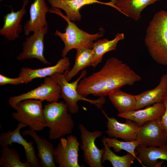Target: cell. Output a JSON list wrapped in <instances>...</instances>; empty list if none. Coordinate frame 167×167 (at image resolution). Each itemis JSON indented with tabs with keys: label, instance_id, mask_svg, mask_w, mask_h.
<instances>
[{
	"label": "cell",
	"instance_id": "cell-1",
	"mask_svg": "<svg viewBox=\"0 0 167 167\" xmlns=\"http://www.w3.org/2000/svg\"><path fill=\"white\" fill-rule=\"evenodd\" d=\"M141 79L128 65L112 57L99 71L82 79L77 90L85 97L90 95L105 97L113 91L124 86L133 85Z\"/></svg>",
	"mask_w": 167,
	"mask_h": 167
},
{
	"label": "cell",
	"instance_id": "cell-2",
	"mask_svg": "<svg viewBox=\"0 0 167 167\" xmlns=\"http://www.w3.org/2000/svg\"><path fill=\"white\" fill-rule=\"evenodd\" d=\"M144 42L152 59L167 66V11L154 14L147 28Z\"/></svg>",
	"mask_w": 167,
	"mask_h": 167
},
{
	"label": "cell",
	"instance_id": "cell-3",
	"mask_svg": "<svg viewBox=\"0 0 167 167\" xmlns=\"http://www.w3.org/2000/svg\"><path fill=\"white\" fill-rule=\"evenodd\" d=\"M43 111L46 127L49 128L50 139H57L72 133L74 122L64 101L49 103Z\"/></svg>",
	"mask_w": 167,
	"mask_h": 167
},
{
	"label": "cell",
	"instance_id": "cell-4",
	"mask_svg": "<svg viewBox=\"0 0 167 167\" xmlns=\"http://www.w3.org/2000/svg\"><path fill=\"white\" fill-rule=\"evenodd\" d=\"M49 12L59 15L67 23L64 33L56 30L54 33L55 36L60 38L64 44L62 51V58L66 57L68 53L73 49H92L93 41L103 36V33L90 34L81 30L66 15H64L59 8L52 7L49 9Z\"/></svg>",
	"mask_w": 167,
	"mask_h": 167
},
{
	"label": "cell",
	"instance_id": "cell-5",
	"mask_svg": "<svg viewBox=\"0 0 167 167\" xmlns=\"http://www.w3.org/2000/svg\"><path fill=\"white\" fill-rule=\"evenodd\" d=\"M87 74V71L83 70L79 77L71 83L66 80L63 74L56 73L49 76L60 87L61 98L63 99L69 112L71 114H75L78 112L79 107L78 102L79 101L89 102L96 105L99 109L102 108L103 105L105 102V97H100L96 100L90 99L82 96L78 92L77 88L78 83Z\"/></svg>",
	"mask_w": 167,
	"mask_h": 167
},
{
	"label": "cell",
	"instance_id": "cell-6",
	"mask_svg": "<svg viewBox=\"0 0 167 167\" xmlns=\"http://www.w3.org/2000/svg\"><path fill=\"white\" fill-rule=\"evenodd\" d=\"M42 101L28 99L17 103L14 109L16 112L12 117L19 122L28 126L29 129L40 131L46 127L42 105Z\"/></svg>",
	"mask_w": 167,
	"mask_h": 167
},
{
	"label": "cell",
	"instance_id": "cell-7",
	"mask_svg": "<svg viewBox=\"0 0 167 167\" xmlns=\"http://www.w3.org/2000/svg\"><path fill=\"white\" fill-rule=\"evenodd\" d=\"M61 88L57 83L50 76L44 78V82L39 86L20 95L11 97L8 102L14 108L18 102L23 100L31 99L45 100L49 103L58 101L61 98Z\"/></svg>",
	"mask_w": 167,
	"mask_h": 167
},
{
	"label": "cell",
	"instance_id": "cell-8",
	"mask_svg": "<svg viewBox=\"0 0 167 167\" xmlns=\"http://www.w3.org/2000/svg\"><path fill=\"white\" fill-rule=\"evenodd\" d=\"M79 128L81 142L80 149L82 150L85 163L90 167H103L101 159L104 152L96 145V139L101 137L102 132L95 130L90 131L83 124H80Z\"/></svg>",
	"mask_w": 167,
	"mask_h": 167
},
{
	"label": "cell",
	"instance_id": "cell-9",
	"mask_svg": "<svg viewBox=\"0 0 167 167\" xmlns=\"http://www.w3.org/2000/svg\"><path fill=\"white\" fill-rule=\"evenodd\" d=\"M60 140L54 151L55 163L59 167H81L78 161L80 144L76 137L70 135L66 138H60Z\"/></svg>",
	"mask_w": 167,
	"mask_h": 167
},
{
	"label": "cell",
	"instance_id": "cell-10",
	"mask_svg": "<svg viewBox=\"0 0 167 167\" xmlns=\"http://www.w3.org/2000/svg\"><path fill=\"white\" fill-rule=\"evenodd\" d=\"M161 118L148 121L140 127L136 137L140 145L162 147L167 143V134Z\"/></svg>",
	"mask_w": 167,
	"mask_h": 167
},
{
	"label": "cell",
	"instance_id": "cell-11",
	"mask_svg": "<svg viewBox=\"0 0 167 167\" xmlns=\"http://www.w3.org/2000/svg\"><path fill=\"white\" fill-rule=\"evenodd\" d=\"M47 32L48 27H43L28 36L23 43L22 51L16 59L22 61L36 58L45 64H50L44 55V39Z\"/></svg>",
	"mask_w": 167,
	"mask_h": 167
},
{
	"label": "cell",
	"instance_id": "cell-12",
	"mask_svg": "<svg viewBox=\"0 0 167 167\" xmlns=\"http://www.w3.org/2000/svg\"><path fill=\"white\" fill-rule=\"evenodd\" d=\"M27 126L25 124L19 122L14 130L1 133L0 135V146L1 148L8 145L12 146L13 143L22 145L24 149L26 161L31 167H41L40 161L36 154L33 142L27 141L20 134V129Z\"/></svg>",
	"mask_w": 167,
	"mask_h": 167
},
{
	"label": "cell",
	"instance_id": "cell-13",
	"mask_svg": "<svg viewBox=\"0 0 167 167\" xmlns=\"http://www.w3.org/2000/svg\"><path fill=\"white\" fill-rule=\"evenodd\" d=\"M101 112L107 119V130L105 132L109 137L120 138L125 141L136 139L140 126L135 122L127 119L125 123H121L114 117H109L104 110Z\"/></svg>",
	"mask_w": 167,
	"mask_h": 167
},
{
	"label": "cell",
	"instance_id": "cell-14",
	"mask_svg": "<svg viewBox=\"0 0 167 167\" xmlns=\"http://www.w3.org/2000/svg\"><path fill=\"white\" fill-rule=\"evenodd\" d=\"M28 0H23L21 8L15 12L11 6V12L3 17L4 24L0 29V34L9 41H14L18 38L23 28L20 23L26 14V7L28 4Z\"/></svg>",
	"mask_w": 167,
	"mask_h": 167
},
{
	"label": "cell",
	"instance_id": "cell-15",
	"mask_svg": "<svg viewBox=\"0 0 167 167\" xmlns=\"http://www.w3.org/2000/svg\"><path fill=\"white\" fill-rule=\"evenodd\" d=\"M49 9L45 0H34L31 5L29 10L30 17L23 27L24 34L28 36L41 28L48 27L46 19V13Z\"/></svg>",
	"mask_w": 167,
	"mask_h": 167
},
{
	"label": "cell",
	"instance_id": "cell-16",
	"mask_svg": "<svg viewBox=\"0 0 167 167\" xmlns=\"http://www.w3.org/2000/svg\"><path fill=\"white\" fill-rule=\"evenodd\" d=\"M70 63L66 57L62 58L54 66L38 69H32L28 67H22L19 74L22 76L24 83L27 84L36 78H45L56 73L63 74L69 68Z\"/></svg>",
	"mask_w": 167,
	"mask_h": 167
},
{
	"label": "cell",
	"instance_id": "cell-17",
	"mask_svg": "<svg viewBox=\"0 0 167 167\" xmlns=\"http://www.w3.org/2000/svg\"><path fill=\"white\" fill-rule=\"evenodd\" d=\"M165 106L163 102L155 103L141 109L132 110L118 113V116L135 122L140 127L145 123L161 117L165 112Z\"/></svg>",
	"mask_w": 167,
	"mask_h": 167
},
{
	"label": "cell",
	"instance_id": "cell-18",
	"mask_svg": "<svg viewBox=\"0 0 167 167\" xmlns=\"http://www.w3.org/2000/svg\"><path fill=\"white\" fill-rule=\"evenodd\" d=\"M167 93V74L161 77L158 84L154 88L136 95L135 110L155 103L163 102Z\"/></svg>",
	"mask_w": 167,
	"mask_h": 167
},
{
	"label": "cell",
	"instance_id": "cell-19",
	"mask_svg": "<svg viewBox=\"0 0 167 167\" xmlns=\"http://www.w3.org/2000/svg\"><path fill=\"white\" fill-rule=\"evenodd\" d=\"M47 1L52 7L63 10L67 17L72 21L81 19L79 10L85 5L99 3L111 6L109 2H103L98 0H47Z\"/></svg>",
	"mask_w": 167,
	"mask_h": 167
},
{
	"label": "cell",
	"instance_id": "cell-20",
	"mask_svg": "<svg viewBox=\"0 0 167 167\" xmlns=\"http://www.w3.org/2000/svg\"><path fill=\"white\" fill-rule=\"evenodd\" d=\"M138 153V162L144 167H156L162 163L158 160L167 161V143L162 147L143 146L139 145L135 148Z\"/></svg>",
	"mask_w": 167,
	"mask_h": 167
},
{
	"label": "cell",
	"instance_id": "cell-21",
	"mask_svg": "<svg viewBox=\"0 0 167 167\" xmlns=\"http://www.w3.org/2000/svg\"><path fill=\"white\" fill-rule=\"evenodd\" d=\"M23 135H29L34 141L38 151L37 156L40 160L41 167H55L53 144L46 139H42L35 131L27 130L22 132Z\"/></svg>",
	"mask_w": 167,
	"mask_h": 167
},
{
	"label": "cell",
	"instance_id": "cell-22",
	"mask_svg": "<svg viewBox=\"0 0 167 167\" xmlns=\"http://www.w3.org/2000/svg\"><path fill=\"white\" fill-rule=\"evenodd\" d=\"M161 0H117L116 9L135 21L141 17V13L148 6Z\"/></svg>",
	"mask_w": 167,
	"mask_h": 167
},
{
	"label": "cell",
	"instance_id": "cell-23",
	"mask_svg": "<svg viewBox=\"0 0 167 167\" xmlns=\"http://www.w3.org/2000/svg\"><path fill=\"white\" fill-rule=\"evenodd\" d=\"M124 38L123 33H117L111 40L107 39H99L93 43L92 50L93 60L92 66L95 67L101 62L104 55L106 53L116 50L118 42Z\"/></svg>",
	"mask_w": 167,
	"mask_h": 167
},
{
	"label": "cell",
	"instance_id": "cell-24",
	"mask_svg": "<svg viewBox=\"0 0 167 167\" xmlns=\"http://www.w3.org/2000/svg\"><path fill=\"white\" fill-rule=\"evenodd\" d=\"M76 50L75 62L73 67L71 70H66L63 74L66 79L68 82L80 71L92 66L93 52L92 49L79 48Z\"/></svg>",
	"mask_w": 167,
	"mask_h": 167
},
{
	"label": "cell",
	"instance_id": "cell-25",
	"mask_svg": "<svg viewBox=\"0 0 167 167\" xmlns=\"http://www.w3.org/2000/svg\"><path fill=\"white\" fill-rule=\"evenodd\" d=\"M108 96L118 113L135 110V95L126 93L119 89L112 91Z\"/></svg>",
	"mask_w": 167,
	"mask_h": 167
},
{
	"label": "cell",
	"instance_id": "cell-26",
	"mask_svg": "<svg viewBox=\"0 0 167 167\" xmlns=\"http://www.w3.org/2000/svg\"><path fill=\"white\" fill-rule=\"evenodd\" d=\"M101 141L104 146L102 164L106 161H109L113 167H130L136 159L135 156L129 152L122 156L116 155L110 150L103 138Z\"/></svg>",
	"mask_w": 167,
	"mask_h": 167
},
{
	"label": "cell",
	"instance_id": "cell-27",
	"mask_svg": "<svg viewBox=\"0 0 167 167\" xmlns=\"http://www.w3.org/2000/svg\"><path fill=\"white\" fill-rule=\"evenodd\" d=\"M1 154L0 167H31L26 161L22 162L17 151L8 146L1 148Z\"/></svg>",
	"mask_w": 167,
	"mask_h": 167
},
{
	"label": "cell",
	"instance_id": "cell-28",
	"mask_svg": "<svg viewBox=\"0 0 167 167\" xmlns=\"http://www.w3.org/2000/svg\"><path fill=\"white\" fill-rule=\"evenodd\" d=\"M103 138L108 146L109 148H113L114 152H118L122 150L126 151L135 156L138 161V159L135 152L136 148L139 145L137 139L132 141H122L119 140L115 138H112L104 137Z\"/></svg>",
	"mask_w": 167,
	"mask_h": 167
},
{
	"label": "cell",
	"instance_id": "cell-29",
	"mask_svg": "<svg viewBox=\"0 0 167 167\" xmlns=\"http://www.w3.org/2000/svg\"><path fill=\"white\" fill-rule=\"evenodd\" d=\"M24 83V79L22 76H19L16 78H10L2 74H0V85L6 84L17 85Z\"/></svg>",
	"mask_w": 167,
	"mask_h": 167
},
{
	"label": "cell",
	"instance_id": "cell-30",
	"mask_svg": "<svg viewBox=\"0 0 167 167\" xmlns=\"http://www.w3.org/2000/svg\"><path fill=\"white\" fill-rule=\"evenodd\" d=\"M163 102L165 106V112L161 118L162 126L167 134V93Z\"/></svg>",
	"mask_w": 167,
	"mask_h": 167
},
{
	"label": "cell",
	"instance_id": "cell-31",
	"mask_svg": "<svg viewBox=\"0 0 167 167\" xmlns=\"http://www.w3.org/2000/svg\"><path fill=\"white\" fill-rule=\"evenodd\" d=\"M117 1V0H111L109 2V3L111 4V6L116 9L115 4L116 3Z\"/></svg>",
	"mask_w": 167,
	"mask_h": 167
},
{
	"label": "cell",
	"instance_id": "cell-32",
	"mask_svg": "<svg viewBox=\"0 0 167 167\" xmlns=\"http://www.w3.org/2000/svg\"><path fill=\"white\" fill-rule=\"evenodd\" d=\"M3 0H0V1L1 2Z\"/></svg>",
	"mask_w": 167,
	"mask_h": 167
}]
</instances>
